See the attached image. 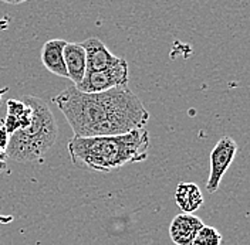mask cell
Wrapping results in <instances>:
<instances>
[{
	"mask_svg": "<svg viewBox=\"0 0 250 245\" xmlns=\"http://www.w3.org/2000/svg\"><path fill=\"white\" fill-rule=\"evenodd\" d=\"M76 138L117 136L144 129L149 112L128 87L84 94L74 85L53 98Z\"/></svg>",
	"mask_w": 250,
	"mask_h": 245,
	"instance_id": "1",
	"label": "cell"
},
{
	"mask_svg": "<svg viewBox=\"0 0 250 245\" xmlns=\"http://www.w3.org/2000/svg\"><path fill=\"white\" fill-rule=\"evenodd\" d=\"M149 132L144 128L117 136L73 138L68 153L73 165L98 173H109L128 163L144 162L148 157Z\"/></svg>",
	"mask_w": 250,
	"mask_h": 245,
	"instance_id": "2",
	"label": "cell"
},
{
	"mask_svg": "<svg viewBox=\"0 0 250 245\" xmlns=\"http://www.w3.org/2000/svg\"><path fill=\"white\" fill-rule=\"evenodd\" d=\"M31 109V123L23 131L10 135L6 156L19 163L40 160L54 146L59 128L56 118L44 99L26 95L21 99Z\"/></svg>",
	"mask_w": 250,
	"mask_h": 245,
	"instance_id": "3",
	"label": "cell"
},
{
	"mask_svg": "<svg viewBox=\"0 0 250 245\" xmlns=\"http://www.w3.org/2000/svg\"><path fill=\"white\" fill-rule=\"evenodd\" d=\"M128 62L121 58V61L108 70L87 71L84 79L74 87L84 94H100L120 87H128Z\"/></svg>",
	"mask_w": 250,
	"mask_h": 245,
	"instance_id": "4",
	"label": "cell"
},
{
	"mask_svg": "<svg viewBox=\"0 0 250 245\" xmlns=\"http://www.w3.org/2000/svg\"><path fill=\"white\" fill-rule=\"evenodd\" d=\"M237 149L239 146L236 140L230 136H223L215 145V148L210 152V173L206 183L208 193L213 194L218 191L220 182L225 173L228 171V169L230 168L234 156L237 153Z\"/></svg>",
	"mask_w": 250,
	"mask_h": 245,
	"instance_id": "5",
	"label": "cell"
},
{
	"mask_svg": "<svg viewBox=\"0 0 250 245\" xmlns=\"http://www.w3.org/2000/svg\"><path fill=\"white\" fill-rule=\"evenodd\" d=\"M87 57V71H103L114 67L123 57H117L109 51L107 46L97 37H90L80 43Z\"/></svg>",
	"mask_w": 250,
	"mask_h": 245,
	"instance_id": "6",
	"label": "cell"
},
{
	"mask_svg": "<svg viewBox=\"0 0 250 245\" xmlns=\"http://www.w3.org/2000/svg\"><path fill=\"white\" fill-rule=\"evenodd\" d=\"M203 221L193 214H178L169 226V237L175 245H192L196 234L202 228Z\"/></svg>",
	"mask_w": 250,
	"mask_h": 245,
	"instance_id": "7",
	"label": "cell"
},
{
	"mask_svg": "<svg viewBox=\"0 0 250 245\" xmlns=\"http://www.w3.org/2000/svg\"><path fill=\"white\" fill-rule=\"evenodd\" d=\"M67 46V41L62 38H54L48 40L42 47L40 51V58L43 65L54 75H59L62 78H68L65 62H64V47Z\"/></svg>",
	"mask_w": 250,
	"mask_h": 245,
	"instance_id": "8",
	"label": "cell"
},
{
	"mask_svg": "<svg viewBox=\"0 0 250 245\" xmlns=\"http://www.w3.org/2000/svg\"><path fill=\"white\" fill-rule=\"evenodd\" d=\"M6 107H7V113L1 119V126L9 133V136L17 131L26 129L30 125L31 109L23 101H17L13 98L7 99Z\"/></svg>",
	"mask_w": 250,
	"mask_h": 245,
	"instance_id": "9",
	"label": "cell"
},
{
	"mask_svg": "<svg viewBox=\"0 0 250 245\" xmlns=\"http://www.w3.org/2000/svg\"><path fill=\"white\" fill-rule=\"evenodd\" d=\"M64 62L68 79H71L74 85H78L87 74V57L80 43H67L64 47Z\"/></svg>",
	"mask_w": 250,
	"mask_h": 245,
	"instance_id": "10",
	"label": "cell"
},
{
	"mask_svg": "<svg viewBox=\"0 0 250 245\" xmlns=\"http://www.w3.org/2000/svg\"><path fill=\"white\" fill-rule=\"evenodd\" d=\"M175 201L184 214H193L202 207L203 194L196 183L182 182L175 190Z\"/></svg>",
	"mask_w": 250,
	"mask_h": 245,
	"instance_id": "11",
	"label": "cell"
},
{
	"mask_svg": "<svg viewBox=\"0 0 250 245\" xmlns=\"http://www.w3.org/2000/svg\"><path fill=\"white\" fill-rule=\"evenodd\" d=\"M222 244V234L215 227L203 226L196 234L192 245H220Z\"/></svg>",
	"mask_w": 250,
	"mask_h": 245,
	"instance_id": "12",
	"label": "cell"
},
{
	"mask_svg": "<svg viewBox=\"0 0 250 245\" xmlns=\"http://www.w3.org/2000/svg\"><path fill=\"white\" fill-rule=\"evenodd\" d=\"M9 133L4 131V128L3 126H0V149L1 151H6V148H7V143H9Z\"/></svg>",
	"mask_w": 250,
	"mask_h": 245,
	"instance_id": "13",
	"label": "cell"
},
{
	"mask_svg": "<svg viewBox=\"0 0 250 245\" xmlns=\"http://www.w3.org/2000/svg\"><path fill=\"white\" fill-rule=\"evenodd\" d=\"M9 91V87H3V88H0V107H1V98H3V95L6 94V92Z\"/></svg>",
	"mask_w": 250,
	"mask_h": 245,
	"instance_id": "14",
	"label": "cell"
},
{
	"mask_svg": "<svg viewBox=\"0 0 250 245\" xmlns=\"http://www.w3.org/2000/svg\"><path fill=\"white\" fill-rule=\"evenodd\" d=\"M6 170H9V168H7V163H6V162H0V174H1V173H4Z\"/></svg>",
	"mask_w": 250,
	"mask_h": 245,
	"instance_id": "15",
	"label": "cell"
},
{
	"mask_svg": "<svg viewBox=\"0 0 250 245\" xmlns=\"http://www.w3.org/2000/svg\"><path fill=\"white\" fill-rule=\"evenodd\" d=\"M4 159H7V156H6V152L0 149V162H4Z\"/></svg>",
	"mask_w": 250,
	"mask_h": 245,
	"instance_id": "16",
	"label": "cell"
}]
</instances>
